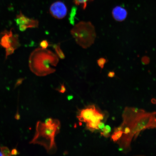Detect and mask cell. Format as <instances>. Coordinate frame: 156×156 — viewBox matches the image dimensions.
Wrapping results in <instances>:
<instances>
[{
    "label": "cell",
    "instance_id": "cell-1",
    "mask_svg": "<svg viewBox=\"0 0 156 156\" xmlns=\"http://www.w3.org/2000/svg\"><path fill=\"white\" fill-rule=\"evenodd\" d=\"M59 58L51 51L42 48H36L29 57V65L30 71L38 76H44L56 71Z\"/></svg>",
    "mask_w": 156,
    "mask_h": 156
},
{
    "label": "cell",
    "instance_id": "cell-2",
    "mask_svg": "<svg viewBox=\"0 0 156 156\" xmlns=\"http://www.w3.org/2000/svg\"><path fill=\"white\" fill-rule=\"evenodd\" d=\"M60 122L57 119H47L45 123L37 122L36 133L30 143L38 144L45 148L48 154H52L57 151L55 138L60 131Z\"/></svg>",
    "mask_w": 156,
    "mask_h": 156
},
{
    "label": "cell",
    "instance_id": "cell-3",
    "mask_svg": "<svg viewBox=\"0 0 156 156\" xmlns=\"http://www.w3.org/2000/svg\"><path fill=\"white\" fill-rule=\"evenodd\" d=\"M71 33L76 42L84 48L90 46L96 38L94 27L90 22L81 21L77 23L72 29Z\"/></svg>",
    "mask_w": 156,
    "mask_h": 156
},
{
    "label": "cell",
    "instance_id": "cell-4",
    "mask_svg": "<svg viewBox=\"0 0 156 156\" xmlns=\"http://www.w3.org/2000/svg\"><path fill=\"white\" fill-rule=\"evenodd\" d=\"M15 21L19 26V30L21 32H24L29 28H37L39 26L38 20L29 18L23 14L21 11L16 16Z\"/></svg>",
    "mask_w": 156,
    "mask_h": 156
},
{
    "label": "cell",
    "instance_id": "cell-5",
    "mask_svg": "<svg viewBox=\"0 0 156 156\" xmlns=\"http://www.w3.org/2000/svg\"><path fill=\"white\" fill-rule=\"evenodd\" d=\"M2 35L0 41V44L3 48L7 49L12 47L16 50L20 46L18 35L13 34L12 30L9 32L5 30Z\"/></svg>",
    "mask_w": 156,
    "mask_h": 156
},
{
    "label": "cell",
    "instance_id": "cell-6",
    "mask_svg": "<svg viewBox=\"0 0 156 156\" xmlns=\"http://www.w3.org/2000/svg\"><path fill=\"white\" fill-rule=\"evenodd\" d=\"M68 9L65 4L61 1L52 3L50 8V12L54 18L61 19L67 15Z\"/></svg>",
    "mask_w": 156,
    "mask_h": 156
},
{
    "label": "cell",
    "instance_id": "cell-7",
    "mask_svg": "<svg viewBox=\"0 0 156 156\" xmlns=\"http://www.w3.org/2000/svg\"><path fill=\"white\" fill-rule=\"evenodd\" d=\"M97 111L94 106L88 107L87 108L83 109L81 111L77 118L81 122H89Z\"/></svg>",
    "mask_w": 156,
    "mask_h": 156
},
{
    "label": "cell",
    "instance_id": "cell-8",
    "mask_svg": "<svg viewBox=\"0 0 156 156\" xmlns=\"http://www.w3.org/2000/svg\"><path fill=\"white\" fill-rule=\"evenodd\" d=\"M113 17L116 20L119 21H124L127 16V11L120 6H117L113 9L112 11Z\"/></svg>",
    "mask_w": 156,
    "mask_h": 156
},
{
    "label": "cell",
    "instance_id": "cell-9",
    "mask_svg": "<svg viewBox=\"0 0 156 156\" xmlns=\"http://www.w3.org/2000/svg\"><path fill=\"white\" fill-rule=\"evenodd\" d=\"M53 48L55 50L56 55L58 58L62 59H63L65 58V55H64L63 51L62 50L61 48H60V43L54 44Z\"/></svg>",
    "mask_w": 156,
    "mask_h": 156
},
{
    "label": "cell",
    "instance_id": "cell-10",
    "mask_svg": "<svg viewBox=\"0 0 156 156\" xmlns=\"http://www.w3.org/2000/svg\"><path fill=\"white\" fill-rule=\"evenodd\" d=\"M103 115L100 114V113H99L97 111V112L95 113V114L91 118L89 122H94L98 124L101 120H103Z\"/></svg>",
    "mask_w": 156,
    "mask_h": 156
},
{
    "label": "cell",
    "instance_id": "cell-11",
    "mask_svg": "<svg viewBox=\"0 0 156 156\" xmlns=\"http://www.w3.org/2000/svg\"><path fill=\"white\" fill-rule=\"evenodd\" d=\"M77 9L75 7H73L71 10V13H70L69 20L70 24L74 25L75 23V17L76 12Z\"/></svg>",
    "mask_w": 156,
    "mask_h": 156
},
{
    "label": "cell",
    "instance_id": "cell-12",
    "mask_svg": "<svg viewBox=\"0 0 156 156\" xmlns=\"http://www.w3.org/2000/svg\"><path fill=\"white\" fill-rule=\"evenodd\" d=\"M90 1V0H74V2L76 5H82L83 9H85L87 7V2Z\"/></svg>",
    "mask_w": 156,
    "mask_h": 156
},
{
    "label": "cell",
    "instance_id": "cell-13",
    "mask_svg": "<svg viewBox=\"0 0 156 156\" xmlns=\"http://www.w3.org/2000/svg\"><path fill=\"white\" fill-rule=\"evenodd\" d=\"M123 133V132L122 131L115 132L112 137L113 141L116 142L118 141L119 139L122 137Z\"/></svg>",
    "mask_w": 156,
    "mask_h": 156
},
{
    "label": "cell",
    "instance_id": "cell-14",
    "mask_svg": "<svg viewBox=\"0 0 156 156\" xmlns=\"http://www.w3.org/2000/svg\"><path fill=\"white\" fill-rule=\"evenodd\" d=\"M98 124L97 123L94 122H87V127L91 130H95V129H99L98 127Z\"/></svg>",
    "mask_w": 156,
    "mask_h": 156
},
{
    "label": "cell",
    "instance_id": "cell-15",
    "mask_svg": "<svg viewBox=\"0 0 156 156\" xmlns=\"http://www.w3.org/2000/svg\"><path fill=\"white\" fill-rule=\"evenodd\" d=\"M1 151L3 156H11V153L9 148L6 147H2L1 148Z\"/></svg>",
    "mask_w": 156,
    "mask_h": 156
},
{
    "label": "cell",
    "instance_id": "cell-16",
    "mask_svg": "<svg viewBox=\"0 0 156 156\" xmlns=\"http://www.w3.org/2000/svg\"><path fill=\"white\" fill-rule=\"evenodd\" d=\"M106 62V60L104 58H101L97 61V63L99 67L102 69L104 67L105 64Z\"/></svg>",
    "mask_w": 156,
    "mask_h": 156
},
{
    "label": "cell",
    "instance_id": "cell-17",
    "mask_svg": "<svg viewBox=\"0 0 156 156\" xmlns=\"http://www.w3.org/2000/svg\"><path fill=\"white\" fill-rule=\"evenodd\" d=\"M40 45L41 48L44 49H46L50 46L49 43L46 40L42 41Z\"/></svg>",
    "mask_w": 156,
    "mask_h": 156
},
{
    "label": "cell",
    "instance_id": "cell-18",
    "mask_svg": "<svg viewBox=\"0 0 156 156\" xmlns=\"http://www.w3.org/2000/svg\"><path fill=\"white\" fill-rule=\"evenodd\" d=\"M57 90L60 93H64L66 91V88L64 84H62L61 85V87L59 89H58Z\"/></svg>",
    "mask_w": 156,
    "mask_h": 156
},
{
    "label": "cell",
    "instance_id": "cell-19",
    "mask_svg": "<svg viewBox=\"0 0 156 156\" xmlns=\"http://www.w3.org/2000/svg\"><path fill=\"white\" fill-rule=\"evenodd\" d=\"M142 63L144 64H147L150 62L149 58L146 56L142 58Z\"/></svg>",
    "mask_w": 156,
    "mask_h": 156
},
{
    "label": "cell",
    "instance_id": "cell-20",
    "mask_svg": "<svg viewBox=\"0 0 156 156\" xmlns=\"http://www.w3.org/2000/svg\"><path fill=\"white\" fill-rule=\"evenodd\" d=\"M105 125L104 123L101 122H99L98 124V127L99 129H102L104 128Z\"/></svg>",
    "mask_w": 156,
    "mask_h": 156
},
{
    "label": "cell",
    "instance_id": "cell-21",
    "mask_svg": "<svg viewBox=\"0 0 156 156\" xmlns=\"http://www.w3.org/2000/svg\"><path fill=\"white\" fill-rule=\"evenodd\" d=\"M23 80H24V79H19L18 80H17L16 84L15 87H16L21 84Z\"/></svg>",
    "mask_w": 156,
    "mask_h": 156
},
{
    "label": "cell",
    "instance_id": "cell-22",
    "mask_svg": "<svg viewBox=\"0 0 156 156\" xmlns=\"http://www.w3.org/2000/svg\"><path fill=\"white\" fill-rule=\"evenodd\" d=\"M11 153V155H17L19 153L18 151L16 149H14L12 150Z\"/></svg>",
    "mask_w": 156,
    "mask_h": 156
},
{
    "label": "cell",
    "instance_id": "cell-23",
    "mask_svg": "<svg viewBox=\"0 0 156 156\" xmlns=\"http://www.w3.org/2000/svg\"><path fill=\"white\" fill-rule=\"evenodd\" d=\"M124 130V132H123V133L126 134L130 133V131H131L130 128L127 127L125 128Z\"/></svg>",
    "mask_w": 156,
    "mask_h": 156
},
{
    "label": "cell",
    "instance_id": "cell-24",
    "mask_svg": "<svg viewBox=\"0 0 156 156\" xmlns=\"http://www.w3.org/2000/svg\"><path fill=\"white\" fill-rule=\"evenodd\" d=\"M115 73L114 72H110L108 74V76L109 77L112 78L114 76Z\"/></svg>",
    "mask_w": 156,
    "mask_h": 156
},
{
    "label": "cell",
    "instance_id": "cell-25",
    "mask_svg": "<svg viewBox=\"0 0 156 156\" xmlns=\"http://www.w3.org/2000/svg\"><path fill=\"white\" fill-rule=\"evenodd\" d=\"M101 134L106 137H108L110 135V133H106L103 132H102L101 133Z\"/></svg>",
    "mask_w": 156,
    "mask_h": 156
},
{
    "label": "cell",
    "instance_id": "cell-26",
    "mask_svg": "<svg viewBox=\"0 0 156 156\" xmlns=\"http://www.w3.org/2000/svg\"><path fill=\"white\" fill-rule=\"evenodd\" d=\"M105 128L107 130H108V131L110 132L111 131V128L110 126L108 125H107L106 126H105Z\"/></svg>",
    "mask_w": 156,
    "mask_h": 156
},
{
    "label": "cell",
    "instance_id": "cell-27",
    "mask_svg": "<svg viewBox=\"0 0 156 156\" xmlns=\"http://www.w3.org/2000/svg\"><path fill=\"white\" fill-rule=\"evenodd\" d=\"M151 102L153 104H155L156 103V100L155 99H153L151 100Z\"/></svg>",
    "mask_w": 156,
    "mask_h": 156
},
{
    "label": "cell",
    "instance_id": "cell-28",
    "mask_svg": "<svg viewBox=\"0 0 156 156\" xmlns=\"http://www.w3.org/2000/svg\"><path fill=\"white\" fill-rule=\"evenodd\" d=\"M0 156H3L1 151H0Z\"/></svg>",
    "mask_w": 156,
    "mask_h": 156
}]
</instances>
